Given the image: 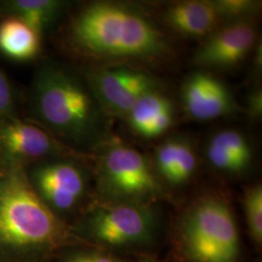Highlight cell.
Instances as JSON below:
<instances>
[{
    "label": "cell",
    "mask_w": 262,
    "mask_h": 262,
    "mask_svg": "<svg viewBox=\"0 0 262 262\" xmlns=\"http://www.w3.org/2000/svg\"><path fill=\"white\" fill-rule=\"evenodd\" d=\"M84 245L34 192L25 170H0V262H50Z\"/></svg>",
    "instance_id": "6da1fadb"
},
{
    "label": "cell",
    "mask_w": 262,
    "mask_h": 262,
    "mask_svg": "<svg viewBox=\"0 0 262 262\" xmlns=\"http://www.w3.org/2000/svg\"><path fill=\"white\" fill-rule=\"evenodd\" d=\"M29 109L39 125L61 144L86 149L102 136L103 111L86 82L64 66L48 62L38 69Z\"/></svg>",
    "instance_id": "7a4b0ae2"
},
{
    "label": "cell",
    "mask_w": 262,
    "mask_h": 262,
    "mask_svg": "<svg viewBox=\"0 0 262 262\" xmlns=\"http://www.w3.org/2000/svg\"><path fill=\"white\" fill-rule=\"evenodd\" d=\"M75 47L94 59L152 60L169 53L164 34L142 13L113 2H94L72 20Z\"/></svg>",
    "instance_id": "3957f363"
},
{
    "label": "cell",
    "mask_w": 262,
    "mask_h": 262,
    "mask_svg": "<svg viewBox=\"0 0 262 262\" xmlns=\"http://www.w3.org/2000/svg\"><path fill=\"white\" fill-rule=\"evenodd\" d=\"M176 247L186 262H240L237 222L224 197H199L181 215Z\"/></svg>",
    "instance_id": "277c9868"
},
{
    "label": "cell",
    "mask_w": 262,
    "mask_h": 262,
    "mask_svg": "<svg viewBox=\"0 0 262 262\" xmlns=\"http://www.w3.org/2000/svg\"><path fill=\"white\" fill-rule=\"evenodd\" d=\"M70 228L81 243L109 252L150 244L158 219L152 205L99 203L78 215Z\"/></svg>",
    "instance_id": "5b68a950"
},
{
    "label": "cell",
    "mask_w": 262,
    "mask_h": 262,
    "mask_svg": "<svg viewBox=\"0 0 262 262\" xmlns=\"http://www.w3.org/2000/svg\"><path fill=\"white\" fill-rule=\"evenodd\" d=\"M97 191L103 204L152 205L167 198L148 159L128 146L109 147L96 171Z\"/></svg>",
    "instance_id": "8992f818"
},
{
    "label": "cell",
    "mask_w": 262,
    "mask_h": 262,
    "mask_svg": "<svg viewBox=\"0 0 262 262\" xmlns=\"http://www.w3.org/2000/svg\"><path fill=\"white\" fill-rule=\"evenodd\" d=\"M25 173L40 200L67 225V220L80 212L89 192V178L78 162L66 157L46 159Z\"/></svg>",
    "instance_id": "52a82bcc"
},
{
    "label": "cell",
    "mask_w": 262,
    "mask_h": 262,
    "mask_svg": "<svg viewBox=\"0 0 262 262\" xmlns=\"http://www.w3.org/2000/svg\"><path fill=\"white\" fill-rule=\"evenodd\" d=\"M68 147L39 124L0 119V170H26L40 161L66 157Z\"/></svg>",
    "instance_id": "ba28073f"
},
{
    "label": "cell",
    "mask_w": 262,
    "mask_h": 262,
    "mask_svg": "<svg viewBox=\"0 0 262 262\" xmlns=\"http://www.w3.org/2000/svg\"><path fill=\"white\" fill-rule=\"evenodd\" d=\"M85 82L103 113L123 118L142 96L158 90L154 77L130 67L93 69Z\"/></svg>",
    "instance_id": "9c48e42d"
},
{
    "label": "cell",
    "mask_w": 262,
    "mask_h": 262,
    "mask_svg": "<svg viewBox=\"0 0 262 262\" xmlns=\"http://www.w3.org/2000/svg\"><path fill=\"white\" fill-rule=\"evenodd\" d=\"M248 19H237L220 27L196 51L193 61L210 68H227L242 62L253 50L256 29Z\"/></svg>",
    "instance_id": "30bf717a"
},
{
    "label": "cell",
    "mask_w": 262,
    "mask_h": 262,
    "mask_svg": "<svg viewBox=\"0 0 262 262\" xmlns=\"http://www.w3.org/2000/svg\"><path fill=\"white\" fill-rule=\"evenodd\" d=\"M182 101L187 115L207 122L236 111L234 97L222 81L206 72L189 76L182 88Z\"/></svg>",
    "instance_id": "8fae6325"
},
{
    "label": "cell",
    "mask_w": 262,
    "mask_h": 262,
    "mask_svg": "<svg viewBox=\"0 0 262 262\" xmlns=\"http://www.w3.org/2000/svg\"><path fill=\"white\" fill-rule=\"evenodd\" d=\"M163 20L179 33L187 37L210 36L221 27L223 17L214 1H181L163 12Z\"/></svg>",
    "instance_id": "7c38bea8"
},
{
    "label": "cell",
    "mask_w": 262,
    "mask_h": 262,
    "mask_svg": "<svg viewBox=\"0 0 262 262\" xmlns=\"http://www.w3.org/2000/svg\"><path fill=\"white\" fill-rule=\"evenodd\" d=\"M67 3L58 0H12L3 2L10 18L25 23L40 36L60 17Z\"/></svg>",
    "instance_id": "4fadbf2b"
},
{
    "label": "cell",
    "mask_w": 262,
    "mask_h": 262,
    "mask_svg": "<svg viewBox=\"0 0 262 262\" xmlns=\"http://www.w3.org/2000/svg\"><path fill=\"white\" fill-rule=\"evenodd\" d=\"M40 35L25 23L8 18L0 24V52L11 59L27 61L37 56Z\"/></svg>",
    "instance_id": "5bb4252c"
},
{
    "label": "cell",
    "mask_w": 262,
    "mask_h": 262,
    "mask_svg": "<svg viewBox=\"0 0 262 262\" xmlns=\"http://www.w3.org/2000/svg\"><path fill=\"white\" fill-rule=\"evenodd\" d=\"M170 103L169 98L156 90L142 96L125 118L131 128L140 135L160 111Z\"/></svg>",
    "instance_id": "9a60e30c"
},
{
    "label": "cell",
    "mask_w": 262,
    "mask_h": 262,
    "mask_svg": "<svg viewBox=\"0 0 262 262\" xmlns=\"http://www.w3.org/2000/svg\"><path fill=\"white\" fill-rule=\"evenodd\" d=\"M241 165L246 171L253 160V150L247 138L239 131L225 129L219 131L211 138Z\"/></svg>",
    "instance_id": "2e32d148"
},
{
    "label": "cell",
    "mask_w": 262,
    "mask_h": 262,
    "mask_svg": "<svg viewBox=\"0 0 262 262\" xmlns=\"http://www.w3.org/2000/svg\"><path fill=\"white\" fill-rule=\"evenodd\" d=\"M244 211L250 237L254 243H262V187L254 185L248 187L244 194Z\"/></svg>",
    "instance_id": "e0dca14e"
},
{
    "label": "cell",
    "mask_w": 262,
    "mask_h": 262,
    "mask_svg": "<svg viewBox=\"0 0 262 262\" xmlns=\"http://www.w3.org/2000/svg\"><path fill=\"white\" fill-rule=\"evenodd\" d=\"M197 169L196 154L187 141L181 140L178 156L167 184L172 187H182L187 184Z\"/></svg>",
    "instance_id": "ac0fdd59"
},
{
    "label": "cell",
    "mask_w": 262,
    "mask_h": 262,
    "mask_svg": "<svg viewBox=\"0 0 262 262\" xmlns=\"http://www.w3.org/2000/svg\"><path fill=\"white\" fill-rule=\"evenodd\" d=\"M54 260L57 262H126L102 249L88 245H73L63 249Z\"/></svg>",
    "instance_id": "d6986e66"
},
{
    "label": "cell",
    "mask_w": 262,
    "mask_h": 262,
    "mask_svg": "<svg viewBox=\"0 0 262 262\" xmlns=\"http://www.w3.org/2000/svg\"><path fill=\"white\" fill-rule=\"evenodd\" d=\"M223 19H248L258 10V2L251 0H217L214 1Z\"/></svg>",
    "instance_id": "ffe728a7"
},
{
    "label": "cell",
    "mask_w": 262,
    "mask_h": 262,
    "mask_svg": "<svg viewBox=\"0 0 262 262\" xmlns=\"http://www.w3.org/2000/svg\"><path fill=\"white\" fill-rule=\"evenodd\" d=\"M174 122V108L172 102L162 109L157 118L149 123V125L142 131L141 137L144 138H157L168 130Z\"/></svg>",
    "instance_id": "44dd1931"
},
{
    "label": "cell",
    "mask_w": 262,
    "mask_h": 262,
    "mask_svg": "<svg viewBox=\"0 0 262 262\" xmlns=\"http://www.w3.org/2000/svg\"><path fill=\"white\" fill-rule=\"evenodd\" d=\"M15 106L13 89L7 76L0 69V119L16 117Z\"/></svg>",
    "instance_id": "7402d4cb"
},
{
    "label": "cell",
    "mask_w": 262,
    "mask_h": 262,
    "mask_svg": "<svg viewBox=\"0 0 262 262\" xmlns=\"http://www.w3.org/2000/svg\"><path fill=\"white\" fill-rule=\"evenodd\" d=\"M248 107H249V113L253 118L257 119L258 117L261 116L262 94L260 90L251 94L248 101Z\"/></svg>",
    "instance_id": "603a6c76"
},
{
    "label": "cell",
    "mask_w": 262,
    "mask_h": 262,
    "mask_svg": "<svg viewBox=\"0 0 262 262\" xmlns=\"http://www.w3.org/2000/svg\"><path fill=\"white\" fill-rule=\"evenodd\" d=\"M138 262H160L157 258L152 257V256H143L141 257Z\"/></svg>",
    "instance_id": "cb8c5ba5"
}]
</instances>
